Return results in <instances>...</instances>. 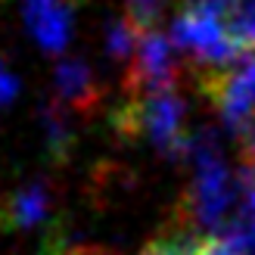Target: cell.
I'll return each instance as SVG.
<instances>
[{"mask_svg": "<svg viewBox=\"0 0 255 255\" xmlns=\"http://www.w3.org/2000/svg\"><path fill=\"white\" fill-rule=\"evenodd\" d=\"M190 165H193V184H190L187 209L196 227H221L237 202V184L227 168L221 149L209 134L190 143Z\"/></svg>", "mask_w": 255, "mask_h": 255, "instance_id": "1", "label": "cell"}, {"mask_svg": "<svg viewBox=\"0 0 255 255\" xmlns=\"http://www.w3.org/2000/svg\"><path fill=\"white\" fill-rule=\"evenodd\" d=\"M171 41L181 53H190L209 75L234 66L243 44L234 37L231 22L199 6H184L171 22Z\"/></svg>", "mask_w": 255, "mask_h": 255, "instance_id": "2", "label": "cell"}, {"mask_svg": "<svg viewBox=\"0 0 255 255\" xmlns=\"http://www.w3.org/2000/svg\"><path fill=\"white\" fill-rule=\"evenodd\" d=\"M187 106L174 91H156V94H137L131 103V125L140 131L156 149L168 156H187L193 140L184 131Z\"/></svg>", "mask_w": 255, "mask_h": 255, "instance_id": "3", "label": "cell"}, {"mask_svg": "<svg viewBox=\"0 0 255 255\" xmlns=\"http://www.w3.org/2000/svg\"><path fill=\"white\" fill-rule=\"evenodd\" d=\"M209 94L218 103L221 122L234 134L249 137L255 128V53L240 56L234 66L209 75Z\"/></svg>", "mask_w": 255, "mask_h": 255, "instance_id": "4", "label": "cell"}, {"mask_svg": "<svg viewBox=\"0 0 255 255\" xmlns=\"http://www.w3.org/2000/svg\"><path fill=\"white\" fill-rule=\"evenodd\" d=\"M174 72H177V47L171 34H162L159 28L143 31L137 53L131 59V81L137 94L174 91Z\"/></svg>", "mask_w": 255, "mask_h": 255, "instance_id": "5", "label": "cell"}, {"mask_svg": "<svg viewBox=\"0 0 255 255\" xmlns=\"http://www.w3.org/2000/svg\"><path fill=\"white\" fill-rule=\"evenodd\" d=\"M22 19L37 47L47 53H62L72 41V12L66 0H19Z\"/></svg>", "mask_w": 255, "mask_h": 255, "instance_id": "6", "label": "cell"}, {"mask_svg": "<svg viewBox=\"0 0 255 255\" xmlns=\"http://www.w3.org/2000/svg\"><path fill=\"white\" fill-rule=\"evenodd\" d=\"M53 87L56 103L66 109H87L97 100V78L91 66L78 56H62L53 69Z\"/></svg>", "mask_w": 255, "mask_h": 255, "instance_id": "7", "label": "cell"}, {"mask_svg": "<svg viewBox=\"0 0 255 255\" xmlns=\"http://www.w3.org/2000/svg\"><path fill=\"white\" fill-rule=\"evenodd\" d=\"M50 206H53V196H50V187L44 181H31L19 187L9 199V224L19 227V231H31V227L44 224L50 218Z\"/></svg>", "mask_w": 255, "mask_h": 255, "instance_id": "8", "label": "cell"}, {"mask_svg": "<svg viewBox=\"0 0 255 255\" xmlns=\"http://www.w3.org/2000/svg\"><path fill=\"white\" fill-rule=\"evenodd\" d=\"M41 125H44V140L47 149L53 156H66L72 146V125L66 116V106L62 103H47L41 109Z\"/></svg>", "mask_w": 255, "mask_h": 255, "instance_id": "9", "label": "cell"}, {"mask_svg": "<svg viewBox=\"0 0 255 255\" xmlns=\"http://www.w3.org/2000/svg\"><path fill=\"white\" fill-rule=\"evenodd\" d=\"M140 31L134 22H128V19H116V22H109V28H106V50H109V56L112 59H134L137 53V44H140Z\"/></svg>", "mask_w": 255, "mask_h": 255, "instance_id": "10", "label": "cell"}, {"mask_svg": "<svg viewBox=\"0 0 255 255\" xmlns=\"http://www.w3.org/2000/svg\"><path fill=\"white\" fill-rule=\"evenodd\" d=\"M234 37L243 47H255V0H234L227 12Z\"/></svg>", "mask_w": 255, "mask_h": 255, "instance_id": "11", "label": "cell"}, {"mask_svg": "<svg viewBox=\"0 0 255 255\" xmlns=\"http://www.w3.org/2000/svg\"><path fill=\"white\" fill-rule=\"evenodd\" d=\"M165 0H125V19L134 22L140 31L156 28V22L162 19Z\"/></svg>", "mask_w": 255, "mask_h": 255, "instance_id": "12", "label": "cell"}, {"mask_svg": "<svg viewBox=\"0 0 255 255\" xmlns=\"http://www.w3.org/2000/svg\"><path fill=\"white\" fill-rule=\"evenodd\" d=\"M16 97H19V78H16V72L0 59V109L12 106Z\"/></svg>", "mask_w": 255, "mask_h": 255, "instance_id": "13", "label": "cell"}, {"mask_svg": "<svg viewBox=\"0 0 255 255\" xmlns=\"http://www.w3.org/2000/svg\"><path fill=\"white\" fill-rule=\"evenodd\" d=\"M193 255H243V249H240L231 237H215L209 243H199Z\"/></svg>", "mask_w": 255, "mask_h": 255, "instance_id": "14", "label": "cell"}, {"mask_svg": "<svg viewBox=\"0 0 255 255\" xmlns=\"http://www.w3.org/2000/svg\"><path fill=\"white\" fill-rule=\"evenodd\" d=\"M246 140H249V149H252V162H255V128H252V134H249Z\"/></svg>", "mask_w": 255, "mask_h": 255, "instance_id": "15", "label": "cell"}, {"mask_svg": "<svg viewBox=\"0 0 255 255\" xmlns=\"http://www.w3.org/2000/svg\"><path fill=\"white\" fill-rule=\"evenodd\" d=\"M66 3H75V0H66Z\"/></svg>", "mask_w": 255, "mask_h": 255, "instance_id": "16", "label": "cell"}]
</instances>
